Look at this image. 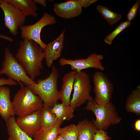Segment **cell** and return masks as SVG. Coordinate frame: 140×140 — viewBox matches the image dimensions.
Instances as JSON below:
<instances>
[{
	"mask_svg": "<svg viewBox=\"0 0 140 140\" xmlns=\"http://www.w3.org/2000/svg\"><path fill=\"white\" fill-rule=\"evenodd\" d=\"M111 137L107 132L102 130H98L95 134L93 140H111Z\"/></svg>",
	"mask_w": 140,
	"mask_h": 140,
	"instance_id": "cell-27",
	"label": "cell"
},
{
	"mask_svg": "<svg viewBox=\"0 0 140 140\" xmlns=\"http://www.w3.org/2000/svg\"><path fill=\"white\" fill-rule=\"evenodd\" d=\"M76 71H72L65 74L62 79L61 90L59 91L58 96L62 103L69 107L71 95L73 88Z\"/></svg>",
	"mask_w": 140,
	"mask_h": 140,
	"instance_id": "cell-15",
	"label": "cell"
},
{
	"mask_svg": "<svg viewBox=\"0 0 140 140\" xmlns=\"http://www.w3.org/2000/svg\"><path fill=\"white\" fill-rule=\"evenodd\" d=\"M6 122L8 140H34L18 126L14 116L10 118Z\"/></svg>",
	"mask_w": 140,
	"mask_h": 140,
	"instance_id": "cell-17",
	"label": "cell"
},
{
	"mask_svg": "<svg viewBox=\"0 0 140 140\" xmlns=\"http://www.w3.org/2000/svg\"><path fill=\"white\" fill-rule=\"evenodd\" d=\"M103 58L102 55L94 53L85 59L72 60L61 58L59 60V63L62 66L69 65L73 71L80 72L84 69L94 68L103 71L105 70V67L101 61Z\"/></svg>",
	"mask_w": 140,
	"mask_h": 140,
	"instance_id": "cell-10",
	"label": "cell"
},
{
	"mask_svg": "<svg viewBox=\"0 0 140 140\" xmlns=\"http://www.w3.org/2000/svg\"><path fill=\"white\" fill-rule=\"evenodd\" d=\"M85 109L94 114L96 119L92 121L98 130L106 131L111 125L118 124L121 120L115 106L111 102L100 105L94 99L87 101Z\"/></svg>",
	"mask_w": 140,
	"mask_h": 140,
	"instance_id": "cell-3",
	"label": "cell"
},
{
	"mask_svg": "<svg viewBox=\"0 0 140 140\" xmlns=\"http://www.w3.org/2000/svg\"><path fill=\"white\" fill-rule=\"evenodd\" d=\"M3 0H0V6L1 5V4Z\"/></svg>",
	"mask_w": 140,
	"mask_h": 140,
	"instance_id": "cell-34",
	"label": "cell"
},
{
	"mask_svg": "<svg viewBox=\"0 0 140 140\" xmlns=\"http://www.w3.org/2000/svg\"><path fill=\"white\" fill-rule=\"evenodd\" d=\"M51 110L55 115L58 119L63 121H70L74 117V112L70 107L62 103L55 104L51 109Z\"/></svg>",
	"mask_w": 140,
	"mask_h": 140,
	"instance_id": "cell-22",
	"label": "cell"
},
{
	"mask_svg": "<svg viewBox=\"0 0 140 140\" xmlns=\"http://www.w3.org/2000/svg\"><path fill=\"white\" fill-rule=\"evenodd\" d=\"M12 104L15 114L18 117L30 114L43 105L40 98L27 86L20 87L15 94Z\"/></svg>",
	"mask_w": 140,
	"mask_h": 140,
	"instance_id": "cell-4",
	"label": "cell"
},
{
	"mask_svg": "<svg viewBox=\"0 0 140 140\" xmlns=\"http://www.w3.org/2000/svg\"><path fill=\"white\" fill-rule=\"evenodd\" d=\"M78 134L77 127L75 124L59 128V135L66 140H77Z\"/></svg>",
	"mask_w": 140,
	"mask_h": 140,
	"instance_id": "cell-24",
	"label": "cell"
},
{
	"mask_svg": "<svg viewBox=\"0 0 140 140\" xmlns=\"http://www.w3.org/2000/svg\"><path fill=\"white\" fill-rule=\"evenodd\" d=\"M36 4H39L44 7H45L46 5L47 1L46 0H33Z\"/></svg>",
	"mask_w": 140,
	"mask_h": 140,
	"instance_id": "cell-31",
	"label": "cell"
},
{
	"mask_svg": "<svg viewBox=\"0 0 140 140\" xmlns=\"http://www.w3.org/2000/svg\"><path fill=\"white\" fill-rule=\"evenodd\" d=\"M40 109L28 115L18 117L16 120L18 126L30 137H33L41 128Z\"/></svg>",
	"mask_w": 140,
	"mask_h": 140,
	"instance_id": "cell-12",
	"label": "cell"
},
{
	"mask_svg": "<svg viewBox=\"0 0 140 140\" xmlns=\"http://www.w3.org/2000/svg\"><path fill=\"white\" fill-rule=\"evenodd\" d=\"M96 9L98 12L107 21L110 25L114 24L121 18L122 16L121 15L114 12L102 5H97Z\"/></svg>",
	"mask_w": 140,
	"mask_h": 140,
	"instance_id": "cell-23",
	"label": "cell"
},
{
	"mask_svg": "<svg viewBox=\"0 0 140 140\" xmlns=\"http://www.w3.org/2000/svg\"><path fill=\"white\" fill-rule=\"evenodd\" d=\"M126 111L134 113L138 116L140 115V86L132 91L127 97L125 104Z\"/></svg>",
	"mask_w": 140,
	"mask_h": 140,
	"instance_id": "cell-19",
	"label": "cell"
},
{
	"mask_svg": "<svg viewBox=\"0 0 140 140\" xmlns=\"http://www.w3.org/2000/svg\"><path fill=\"white\" fill-rule=\"evenodd\" d=\"M56 140H66L61 136L59 135L57 137Z\"/></svg>",
	"mask_w": 140,
	"mask_h": 140,
	"instance_id": "cell-33",
	"label": "cell"
},
{
	"mask_svg": "<svg viewBox=\"0 0 140 140\" xmlns=\"http://www.w3.org/2000/svg\"><path fill=\"white\" fill-rule=\"evenodd\" d=\"M59 77L58 71L53 65L48 76L38 80L34 85L26 86L40 98L44 105L51 108L59 100L57 85Z\"/></svg>",
	"mask_w": 140,
	"mask_h": 140,
	"instance_id": "cell-2",
	"label": "cell"
},
{
	"mask_svg": "<svg viewBox=\"0 0 140 140\" xmlns=\"http://www.w3.org/2000/svg\"><path fill=\"white\" fill-rule=\"evenodd\" d=\"M82 8L80 0H69L55 3L53 5L55 14L65 19H70L79 16L82 13Z\"/></svg>",
	"mask_w": 140,
	"mask_h": 140,
	"instance_id": "cell-11",
	"label": "cell"
},
{
	"mask_svg": "<svg viewBox=\"0 0 140 140\" xmlns=\"http://www.w3.org/2000/svg\"><path fill=\"white\" fill-rule=\"evenodd\" d=\"M0 38L4 39L10 42H12L13 41V39L12 38L0 34Z\"/></svg>",
	"mask_w": 140,
	"mask_h": 140,
	"instance_id": "cell-32",
	"label": "cell"
},
{
	"mask_svg": "<svg viewBox=\"0 0 140 140\" xmlns=\"http://www.w3.org/2000/svg\"><path fill=\"white\" fill-rule=\"evenodd\" d=\"M134 129L138 131H140V119H138L135 121L134 123Z\"/></svg>",
	"mask_w": 140,
	"mask_h": 140,
	"instance_id": "cell-30",
	"label": "cell"
},
{
	"mask_svg": "<svg viewBox=\"0 0 140 140\" xmlns=\"http://www.w3.org/2000/svg\"><path fill=\"white\" fill-rule=\"evenodd\" d=\"M73 89L69 107L74 112L77 108L94 99L90 94L92 86L89 75L82 71H76Z\"/></svg>",
	"mask_w": 140,
	"mask_h": 140,
	"instance_id": "cell-6",
	"label": "cell"
},
{
	"mask_svg": "<svg viewBox=\"0 0 140 140\" xmlns=\"http://www.w3.org/2000/svg\"><path fill=\"white\" fill-rule=\"evenodd\" d=\"M17 84V83L16 81L10 78H0V87L5 85L13 86L16 85Z\"/></svg>",
	"mask_w": 140,
	"mask_h": 140,
	"instance_id": "cell-28",
	"label": "cell"
},
{
	"mask_svg": "<svg viewBox=\"0 0 140 140\" xmlns=\"http://www.w3.org/2000/svg\"><path fill=\"white\" fill-rule=\"evenodd\" d=\"M82 7L87 8L93 3L96 2L97 0H80Z\"/></svg>",
	"mask_w": 140,
	"mask_h": 140,
	"instance_id": "cell-29",
	"label": "cell"
},
{
	"mask_svg": "<svg viewBox=\"0 0 140 140\" xmlns=\"http://www.w3.org/2000/svg\"><path fill=\"white\" fill-rule=\"evenodd\" d=\"M4 53L0 75H6L9 78L18 83L20 87L24 86V85L27 86L36 84V82L28 76L8 47L5 49Z\"/></svg>",
	"mask_w": 140,
	"mask_h": 140,
	"instance_id": "cell-5",
	"label": "cell"
},
{
	"mask_svg": "<svg viewBox=\"0 0 140 140\" xmlns=\"http://www.w3.org/2000/svg\"><path fill=\"white\" fill-rule=\"evenodd\" d=\"M140 3L139 0H137L132 6L130 8L127 15V21L130 22L131 20L134 19L136 16Z\"/></svg>",
	"mask_w": 140,
	"mask_h": 140,
	"instance_id": "cell-26",
	"label": "cell"
},
{
	"mask_svg": "<svg viewBox=\"0 0 140 140\" xmlns=\"http://www.w3.org/2000/svg\"><path fill=\"white\" fill-rule=\"evenodd\" d=\"M95 101L100 105L110 102L114 88L108 78L101 71L95 72L93 76Z\"/></svg>",
	"mask_w": 140,
	"mask_h": 140,
	"instance_id": "cell-8",
	"label": "cell"
},
{
	"mask_svg": "<svg viewBox=\"0 0 140 140\" xmlns=\"http://www.w3.org/2000/svg\"><path fill=\"white\" fill-rule=\"evenodd\" d=\"M15 57L28 76L34 81L43 68V49L34 41L24 39L20 41Z\"/></svg>",
	"mask_w": 140,
	"mask_h": 140,
	"instance_id": "cell-1",
	"label": "cell"
},
{
	"mask_svg": "<svg viewBox=\"0 0 140 140\" xmlns=\"http://www.w3.org/2000/svg\"><path fill=\"white\" fill-rule=\"evenodd\" d=\"M51 109L44 104L40 109V118L41 128H47L61 121H63L58 119L55 115L51 112Z\"/></svg>",
	"mask_w": 140,
	"mask_h": 140,
	"instance_id": "cell-20",
	"label": "cell"
},
{
	"mask_svg": "<svg viewBox=\"0 0 140 140\" xmlns=\"http://www.w3.org/2000/svg\"><path fill=\"white\" fill-rule=\"evenodd\" d=\"M63 122L61 121L47 128H41L34 136V140H56L59 135L60 126Z\"/></svg>",
	"mask_w": 140,
	"mask_h": 140,
	"instance_id": "cell-21",
	"label": "cell"
},
{
	"mask_svg": "<svg viewBox=\"0 0 140 140\" xmlns=\"http://www.w3.org/2000/svg\"><path fill=\"white\" fill-rule=\"evenodd\" d=\"M4 15V25L13 35L18 34L19 27L24 25L26 17L19 9L3 0L0 6Z\"/></svg>",
	"mask_w": 140,
	"mask_h": 140,
	"instance_id": "cell-9",
	"label": "cell"
},
{
	"mask_svg": "<svg viewBox=\"0 0 140 140\" xmlns=\"http://www.w3.org/2000/svg\"><path fill=\"white\" fill-rule=\"evenodd\" d=\"M10 90L7 87H0V114L6 122L15 113L10 100Z\"/></svg>",
	"mask_w": 140,
	"mask_h": 140,
	"instance_id": "cell-14",
	"label": "cell"
},
{
	"mask_svg": "<svg viewBox=\"0 0 140 140\" xmlns=\"http://www.w3.org/2000/svg\"><path fill=\"white\" fill-rule=\"evenodd\" d=\"M56 22L54 16L45 12L40 18L35 23L28 25H24L20 27L21 37L23 39H26L34 41L44 49L46 44L41 39V31L45 26L55 24Z\"/></svg>",
	"mask_w": 140,
	"mask_h": 140,
	"instance_id": "cell-7",
	"label": "cell"
},
{
	"mask_svg": "<svg viewBox=\"0 0 140 140\" xmlns=\"http://www.w3.org/2000/svg\"><path fill=\"white\" fill-rule=\"evenodd\" d=\"M76 125L78 131L77 140H93L98 130L92 121L85 119L79 121Z\"/></svg>",
	"mask_w": 140,
	"mask_h": 140,
	"instance_id": "cell-16",
	"label": "cell"
},
{
	"mask_svg": "<svg viewBox=\"0 0 140 140\" xmlns=\"http://www.w3.org/2000/svg\"><path fill=\"white\" fill-rule=\"evenodd\" d=\"M20 10L26 17L29 16L36 17L38 15V8L32 0H6Z\"/></svg>",
	"mask_w": 140,
	"mask_h": 140,
	"instance_id": "cell-18",
	"label": "cell"
},
{
	"mask_svg": "<svg viewBox=\"0 0 140 140\" xmlns=\"http://www.w3.org/2000/svg\"><path fill=\"white\" fill-rule=\"evenodd\" d=\"M131 25V22L127 20L122 22L105 38L104 42L108 45H111L114 39L118 34Z\"/></svg>",
	"mask_w": 140,
	"mask_h": 140,
	"instance_id": "cell-25",
	"label": "cell"
},
{
	"mask_svg": "<svg viewBox=\"0 0 140 140\" xmlns=\"http://www.w3.org/2000/svg\"><path fill=\"white\" fill-rule=\"evenodd\" d=\"M65 29L54 40L49 43L43 49L44 59L47 66L50 68L53 62L60 56L64 46Z\"/></svg>",
	"mask_w": 140,
	"mask_h": 140,
	"instance_id": "cell-13",
	"label": "cell"
}]
</instances>
